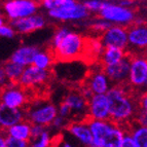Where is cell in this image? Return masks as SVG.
<instances>
[{
	"mask_svg": "<svg viewBox=\"0 0 147 147\" xmlns=\"http://www.w3.org/2000/svg\"><path fill=\"white\" fill-rule=\"evenodd\" d=\"M86 115L90 120H109V105L106 95H93L88 99Z\"/></svg>",
	"mask_w": 147,
	"mask_h": 147,
	"instance_id": "obj_12",
	"label": "cell"
},
{
	"mask_svg": "<svg viewBox=\"0 0 147 147\" xmlns=\"http://www.w3.org/2000/svg\"><path fill=\"white\" fill-rule=\"evenodd\" d=\"M16 31L10 24H3L0 26V38H13L16 36Z\"/></svg>",
	"mask_w": 147,
	"mask_h": 147,
	"instance_id": "obj_32",
	"label": "cell"
},
{
	"mask_svg": "<svg viewBox=\"0 0 147 147\" xmlns=\"http://www.w3.org/2000/svg\"><path fill=\"white\" fill-rule=\"evenodd\" d=\"M93 141L90 147H120L125 135L123 127L109 120H90L88 121Z\"/></svg>",
	"mask_w": 147,
	"mask_h": 147,
	"instance_id": "obj_3",
	"label": "cell"
},
{
	"mask_svg": "<svg viewBox=\"0 0 147 147\" xmlns=\"http://www.w3.org/2000/svg\"><path fill=\"white\" fill-rule=\"evenodd\" d=\"M78 93L80 94L82 97H84V99H86V101L88 100V99H91V97L93 96V93L91 92V90L88 88V86H86V84H84V86H81L80 88H79V91H78Z\"/></svg>",
	"mask_w": 147,
	"mask_h": 147,
	"instance_id": "obj_37",
	"label": "cell"
},
{
	"mask_svg": "<svg viewBox=\"0 0 147 147\" xmlns=\"http://www.w3.org/2000/svg\"><path fill=\"white\" fill-rule=\"evenodd\" d=\"M103 70L112 86H125L130 70V55H127L119 63L105 67Z\"/></svg>",
	"mask_w": 147,
	"mask_h": 147,
	"instance_id": "obj_15",
	"label": "cell"
},
{
	"mask_svg": "<svg viewBox=\"0 0 147 147\" xmlns=\"http://www.w3.org/2000/svg\"><path fill=\"white\" fill-rule=\"evenodd\" d=\"M47 15L56 22H84L91 18L84 4L75 0H66L63 5L47 11Z\"/></svg>",
	"mask_w": 147,
	"mask_h": 147,
	"instance_id": "obj_5",
	"label": "cell"
},
{
	"mask_svg": "<svg viewBox=\"0 0 147 147\" xmlns=\"http://www.w3.org/2000/svg\"><path fill=\"white\" fill-rule=\"evenodd\" d=\"M120 147H136L135 143L133 141L132 137H131L130 133L125 132V135H123V141L120 143Z\"/></svg>",
	"mask_w": 147,
	"mask_h": 147,
	"instance_id": "obj_36",
	"label": "cell"
},
{
	"mask_svg": "<svg viewBox=\"0 0 147 147\" xmlns=\"http://www.w3.org/2000/svg\"><path fill=\"white\" fill-rule=\"evenodd\" d=\"M3 133V130H2V127H1V125H0V134H2Z\"/></svg>",
	"mask_w": 147,
	"mask_h": 147,
	"instance_id": "obj_43",
	"label": "cell"
},
{
	"mask_svg": "<svg viewBox=\"0 0 147 147\" xmlns=\"http://www.w3.org/2000/svg\"><path fill=\"white\" fill-rule=\"evenodd\" d=\"M59 147H77V146L73 145L72 143L68 142V141H64V142H62L61 144H60Z\"/></svg>",
	"mask_w": 147,
	"mask_h": 147,
	"instance_id": "obj_41",
	"label": "cell"
},
{
	"mask_svg": "<svg viewBox=\"0 0 147 147\" xmlns=\"http://www.w3.org/2000/svg\"><path fill=\"white\" fill-rule=\"evenodd\" d=\"M30 130H31V123L27 119H24L20 123L13 125L12 127H8L7 130H5L4 135L11 139L30 142V140H31Z\"/></svg>",
	"mask_w": 147,
	"mask_h": 147,
	"instance_id": "obj_21",
	"label": "cell"
},
{
	"mask_svg": "<svg viewBox=\"0 0 147 147\" xmlns=\"http://www.w3.org/2000/svg\"><path fill=\"white\" fill-rule=\"evenodd\" d=\"M100 40L105 47H115V49L127 51V28L119 26H110L103 34H101Z\"/></svg>",
	"mask_w": 147,
	"mask_h": 147,
	"instance_id": "obj_11",
	"label": "cell"
},
{
	"mask_svg": "<svg viewBox=\"0 0 147 147\" xmlns=\"http://www.w3.org/2000/svg\"><path fill=\"white\" fill-rule=\"evenodd\" d=\"M39 3L33 0H8L2 5V15L11 22L36 15Z\"/></svg>",
	"mask_w": 147,
	"mask_h": 147,
	"instance_id": "obj_7",
	"label": "cell"
},
{
	"mask_svg": "<svg viewBox=\"0 0 147 147\" xmlns=\"http://www.w3.org/2000/svg\"><path fill=\"white\" fill-rule=\"evenodd\" d=\"M3 24H5V18H4V16L2 15V12L0 11V26Z\"/></svg>",
	"mask_w": 147,
	"mask_h": 147,
	"instance_id": "obj_42",
	"label": "cell"
},
{
	"mask_svg": "<svg viewBox=\"0 0 147 147\" xmlns=\"http://www.w3.org/2000/svg\"><path fill=\"white\" fill-rule=\"evenodd\" d=\"M57 109H58V115L61 116V117H63V118L68 119V118L72 115L69 107L65 103H61L59 106V108H57Z\"/></svg>",
	"mask_w": 147,
	"mask_h": 147,
	"instance_id": "obj_35",
	"label": "cell"
},
{
	"mask_svg": "<svg viewBox=\"0 0 147 147\" xmlns=\"http://www.w3.org/2000/svg\"><path fill=\"white\" fill-rule=\"evenodd\" d=\"M66 130L75 140H77L84 147H90L93 141L91 130L88 121L86 120H76L67 125Z\"/></svg>",
	"mask_w": 147,
	"mask_h": 147,
	"instance_id": "obj_17",
	"label": "cell"
},
{
	"mask_svg": "<svg viewBox=\"0 0 147 147\" xmlns=\"http://www.w3.org/2000/svg\"><path fill=\"white\" fill-rule=\"evenodd\" d=\"M47 24V18L42 13L37 12L36 15L30 16V17L21 19V20L11 22L10 25L15 29L16 33L19 34H30L35 31L43 29Z\"/></svg>",
	"mask_w": 147,
	"mask_h": 147,
	"instance_id": "obj_13",
	"label": "cell"
},
{
	"mask_svg": "<svg viewBox=\"0 0 147 147\" xmlns=\"http://www.w3.org/2000/svg\"><path fill=\"white\" fill-rule=\"evenodd\" d=\"M29 100L27 90L19 84H8L0 88V104L15 109H24Z\"/></svg>",
	"mask_w": 147,
	"mask_h": 147,
	"instance_id": "obj_8",
	"label": "cell"
},
{
	"mask_svg": "<svg viewBox=\"0 0 147 147\" xmlns=\"http://www.w3.org/2000/svg\"><path fill=\"white\" fill-rule=\"evenodd\" d=\"M130 135L136 147H147V127L134 123L131 129Z\"/></svg>",
	"mask_w": 147,
	"mask_h": 147,
	"instance_id": "obj_24",
	"label": "cell"
},
{
	"mask_svg": "<svg viewBox=\"0 0 147 147\" xmlns=\"http://www.w3.org/2000/svg\"><path fill=\"white\" fill-rule=\"evenodd\" d=\"M125 56H127L125 51L115 49V47H105L100 57V60L102 65L105 68V67L113 66V65L119 63Z\"/></svg>",
	"mask_w": 147,
	"mask_h": 147,
	"instance_id": "obj_22",
	"label": "cell"
},
{
	"mask_svg": "<svg viewBox=\"0 0 147 147\" xmlns=\"http://www.w3.org/2000/svg\"><path fill=\"white\" fill-rule=\"evenodd\" d=\"M38 51H39V49L36 45L25 44V45L18 47L15 52L12 53L9 61L17 64V65H20L23 68H26V67L32 65L33 59H34L35 55Z\"/></svg>",
	"mask_w": 147,
	"mask_h": 147,
	"instance_id": "obj_19",
	"label": "cell"
},
{
	"mask_svg": "<svg viewBox=\"0 0 147 147\" xmlns=\"http://www.w3.org/2000/svg\"><path fill=\"white\" fill-rule=\"evenodd\" d=\"M86 39L67 26L58 28L52 38V54L62 63L77 61L86 54Z\"/></svg>",
	"mask_w": 147,
	"mask_h": 147,
	"instance_id": "obj_1",
	"label": "cell"
},
{
	"mask_svg": "<svg viewBox=\"0 0 147 147\" xmlns=\"http://www.w3.org/2000/svg\"><path fill=\"white\" fill-rule=\"evenodd\" d=\"M51 77V71L36 68L33 65L24 68L23 73L18 84L25 90L39 88L47 84Z\"/></svg>",
	"mask_w": 147,
	"mask_h": 147,
	"instance_id": "obj_10",
	"label": "cell"
},
{
	"mask_svg": "<svg viewBox=\"0 0 147 147\" xmlns=\"http://www.w3.org/2000/svg\"><path fill=\"white\" fill-rule=\"evenodd\" d=\"M57 108L56 105L47 101H36L26 111V119L31 125H39L47 127L58 115Z\"/></svg>",
	"mask_w": 147,
	"mask_h": 147,
	"instance_id": "obj_6",
	"label": "cell"
},
{
	"mask_svg": "<svg viewBox=\"0 0 147 147\" xmlns=\"http://www.w3.org/2000/svg\"><path fill=\"white\" fill-rule=\"evenodd\" d=\"M110 26L111 25L109 24V23L102 20V19L99 17L93 18L91 20V22L88 23V28L93 32L97 33V34H103L104 32L110 27Z\"/></svg>",
	"mask_w": 147,
	"mask_h": 147,
	"instance_id": "obj_27",
	"label": "cell"
},
{
	"mask_svg": "<svg viewBox=\"0 0 147 147\" xmlns=\"http://www.w3.org/2000/svg\"><path fill=\"white\" fill-rule=\"evenodd\" d=\"M52 146V133L49 130L37 139H32L31 142H29V147H51Z\"/></svg>",
	"mask_w": 147,
	"mask_h": 147,
	"instance_id": "obj_28",
	"label": "cell"
},
{
	"mask_svg": "<svg viewBox=\"0 0 147 147\" xmlns=\"http://www.w3.org/2000/svg\"><path fill=\"white\" fill-rule=\"evenodd\" d=\"M134 88H145L147 84V61L142 54L130 56V70L127 81Z\"/></svg>",
	"mask_w": 147,
	"mask_h": 147,
	"instance_id": "obj_9",
	"label": "cell"
},
{
	"mask_svg": "<svg viewBox=\"0 0 147 147\" xmlns=\"http://www.w3.org/2000/svg\"><path fill=\"white\" fill-rule=\"evenodd\" d=\"M5 141H6V136L4 134H0V147L5 146Z\"/></svg>",
	"mask_w": 147,
	"mask_h": 147,
	"instance_id": "obj_40",
	"label": "cell"
},
{
	"mask_svg": "<svg viewBox=\"0 0 147 147\" xmlns=\"http://www.w3.org/2000/svg\"><path fill=\"white\" fill-rule=\"evenodd\" d=\"M55 58L53 56L52 52L49 51H38L35 55L32 65L36 68L42 69V70H49L54 65Z\"/></svg>",
	"mask_w": 147,
	"mask_h": 147,
	"instance_id": "obj_23",
	"label": "cell"
},
{
	"mask_svg": "<svg viewBox=\"0 0 147 147\" xmlns=\"http://www.w3.org/2000/svg\"><path fill=\"white\" fill-rule=\"evenodd\" d=\"M98 17L111 26L127 28L134 24L137 13L133 7L121 6L116 1H104L103 7L98 13Z\"/></svg>",
	"mask_w": 147,
	"mask_h": 147,
	"instance_id": "obj_4",
	"label": "cell"
},
{
	"mask_svg": "<svg viewBox=\"0 0 147 147\" xmlns=\"http://www.w3.org/2000/svg\"><path fill=\"white\" fill-rule=\"evenodd\" d=\"M81 3L84 4V6L86 7V9L88 10L90 15L91 13L98 15L104 5V1H100V0H86Z\"/></svg>",
	"mask_w": 147,
	"mask_h": 147,
	"instance_id": "obj_29",
	"label": "cell"
},
{
	"mask_svg": "<svg viewBox=\"0 0 147 147\" xmlns=\"http://www.w3.org/2000/svg\"><path fill=\"white\" fill-rule=\"evenodd\" d=\"M47 129L42 127L39 125H31V130H30V134H31V139H37L43 134Z\"/></svg>",
	"mask_w": 147,
	"mask_h": 147,
	"instance_id": "obj_33",
	"label": "cell"
},
{
	"mask_svg": "<svg viewBox=\"0 0 147 147\" xmlns=\"http://www.w3.org/2000/svg\"><path fill=\"white\" fill-rule=\"evenodd\" d=\"M2 67L4 69L5 75L7 77L8 82L9 84H18L20 80V77L22 75L24 68L10 61L6 62Z\"/></svg>",
	"mask_w": 147,
	"mask_h": 147,
	"instance_id": "obj_25",
	"label": "cell"
},
{
	"mask_svg": "<svg viewBox=\"0 0 147 147\" xmlns=\"http://www.w3.org/2000/svg\"><path fill=\"white\" fill-rule=\"evenodd\" d=\"M109 105V119L123 127L132 121L138 112V103L123 86H112L106 94Z\"/></svg>",
	"mask_w": 147,
	"mask_h": 147,
	"instance_id": "obj_2",
	"label": "cell"
},
{
	"mask_svg": "<svg viewBox=\"0 0 147 147\" xmlns=\"http://www.w3.org/2000/svg\"><path fill=\"white\" fill-rule=\"evenodd\" d=\"M68 125H69L68 119L61 117V116H59V115H57V117L53 120V123H51L49 127H52V130L55 131V132H60V131L66 129Z\"/></svg>",
	"mask_w": 147,
	"mask_h": 147,
	"instance_id": "obj_31",
	"label": "cell"
},
{
	"mask_svg": "<svg viewBox=\"0 0 147 147\" xmlns=\"http://www.w3.org/2000/svg\"><path fill=\"white\" fill-rule=\"evenodd\" d=\"M86 84L93 95H106L112 86L103 69H98L92 72L86 79Z\"/></svg>",
	"mask_w": 147,
	"mask_h": 147,
	"instance_id": "obj_16",
	"label": "cell"
},
{
	"mask_svg": "<svg viewBox=\"0 0 147 147\" xmlns=\"http://www.w3.org/2000/svg\"><path fill=\"white\" fill-rule=\"evenodd\" d=\"M65 2H66V0H43L38 3H39V7H42L47 12L60 7Z\"/></svg>",
	"mask_w": 147,
	"mask_h": 147,
	"instance_id": "obj_30",
	"label": "cell"
},
{
	"mask_svg": "<svg viewBox=\"0 0 147 147\" xmlns=\"http://www.w3.org/2000/svg\"><path fill=\"white\" fill-rule=\"evenodd\" d=\"M104 51V47L99 37H92L86 41V55H92V57L100 58Z\"/></svg>",
	"mask_w": 147,
	"mask_h": 147,
	"instance_id": "obj_26",
	"label": "cell"
},
{
	"mask_svg": "<svg viewBox=\"0 0 147 147\" xmlns=\"http://www.w3.org/2000/svg\"><path fill=\"white\" fill-rule=\"evenodd\" d=\"M138 111L143 113H147V97L146 95H143L138 103Z\"/></svg>",
	"mask_w": 147,
	"mask_h": 147,
	"instance_id": "obj_38",
	"label": "cell"
},
{
	"mask_svg": "<svg viewBox=\"0 0 147 147\" xmlns=\"http://www.w3.org/2000/svg\"><path fill=\"white\" fill-rule=\"evenodd\" d=\"M24 119H26L25 109H15L0 104V125L3 132Z\"/></svg>",
	"mask_w": 147,
	"mask_h": 147,
	"instance_id": "obj_18",
	"label": "cell"
},
{
	"mask_svg": "<svg viewBox=\"0 0 147 147\" xmlns=\"http://www.w3.org/2000/svg\"><path fill=\"white\" fill-rule=\"evenodd\" d=\"M9 84L7 80V77L5 75L4 69H3L2 66H0V88H4L5 86H7Z\"/></svg>",
	"mask_w": 147,
	"mask_h": 147,
	"instance_id": "obj_39",
	"label": "cell"
},
{
	"mask_svg": "<svg viewBox=\"0 0 147 147\" xmlns=\"http://www.w3.org/2000/svg\"><path fill=\"white\" fill-rule=\"evenodd\" d=\"M4 147H29V142H27V141H19V140H15L6 137Z\"/></svg>",
	"mask_w": 147,
	"mask_h": 147,
	"instance_id": "obj_34",
	"label": "cell"
},
{
	"mask_svg": "<svg viewBox=\"0 0 147 147\" xmlns=\"http://www.w3.org/2000/svg\"><path fill=\"white\" fill-rule=\"evenodd\" d=\"M63 103H65L69 107L71 114H75L79 117L86 116L88 110V101L78 93V92H70L65 97Z\"/></svg>",
	"mask_w": 147,
	"mask_h": 147,
	"instance_id": "obj_20",
	"label": "cell"
},
{
	"mask_svg": "<svg viewBox=\"0 0 147 147\" xmlns=\"http://www.w3.org/2000/svg\"><path fill=\"white\" fill-rule=\"evenodd\" d=\"M127 47L136 54H141L147 47V28L145 25H132L127 28Z\"/></svg>",
	"mask_w": 147,
	"mask_h": 147,
	"instance_id": "obj_14",
	"label": "cell"
}]
</instances>
